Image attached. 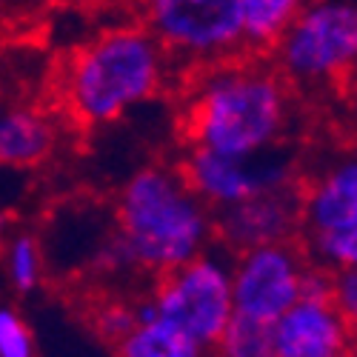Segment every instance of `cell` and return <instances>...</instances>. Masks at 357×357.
Returning <instances> with one entry per match:
<instances>
[{
	"mask_svg": "<svg viewBox=\"0 0 357 357\" xmlns=\"http://www.w3.org/2000/svg\"><path fill=\"white\" fill-rule=\"evenodd\" d=\"M200 72L203 77L183 112V132L192 149L252 160L280 140L291 92L275 66L234 57Z\"/></svg>",
	"mask_w": 357,
	"mask_h": 357,
	"instance_id": "6da1fadb",
	"label": "cell"
},
{
	"mask_svg": "<svg viewBox=\"0 0 357 357\" xmlns=\"http://www.w3.org/2000/svg\"><path fill=\"white\" fill-rule=\"evenodd\" d=\"M6 263H9V278L12 286L17 291H35L40 286V272H43V257H40V246L32 234H17L9 243L6 252Z\"/></svg>",
	"mask_w": 357,
	"mask_h": 357,
	"instance_id": "2e32d148",
	"label": "cell"
},
{
	"mask_svg": "<svg viewBox=\"0 0 357 357\" xmlns=\"http://www.w3.org/2000/svg\"><path fill=\"white\" fill-rule=\"evenodd\" d=\"M92 329L98 332V337H103L109 346L117 349V343H123L135 329H137V320H135V309L129 303H103L95 309L92 317Z\"/></svg>",
	"mask_w": 357,
	"mask_h": 357,
	"instance_id": "e0dca14e",
	"label": "cell"
},
{
	"mask_svg": "<svg viewBox=\"0 0 357 357\" xmlns=\"http://www.w3.org/2000/svg\"><path fill=\"white\" fill-rule=\"evenodd\" d=\"M3 95H6V80H3V75H0V100H3Z\"/></svg>",
	"mask_w": 357,
	"mask_h": 357,
	"instance_id": "7402d4cb",
	"label": "cell"
},
{
	"mask_svg": "<svg viewBox=\"0 0 357 357\" xmlns=\"http://www.w3.org/2000/svg\"><path fill=\"white\" fill-rule=\"evenodd\" d=\"M143 26L166 52L169 63L183 61L209 69L243 54L241 0H140Z\"/></svg>",
	"mask_w": 357,
	"mask_h": 357,
	"instance_id": "277c9868",
	"label": "cell"
},
{
	"mask_svg": "<svg viewBox=\"0 0 357 357\" xmlns=\"http://www.w3.org/2000/svg\"><path fill=\"white\" fill-rule=\"evenodd\" d=\"M117 357H212V349H203L174 326L155 320L137 326L123 343H117Z\"/></svg>",
	"mask_w": 357,
	"mask_h": 357,
	"instance_id": "5bb4252c",
	"label": "cell"
},
{
	"mask_svg": "<svg viewBox=\"0 0 357 357\" xmlns=\"http://www.w3.org/2000/svg\"><path fill=\"white\" fill-rule=\"evenodd\" d=\"M114 3H135V0H114Z\"/></svg>",
	"mask_w": 357,
	"mask_h": 357,
	"instance_id": "603a6c76",
	"label": "cell"
},
{
	"mask_svg": "<svg viewBox=\"0 0 357 357\" xmlns=\"http://www.w3.org/2000/svg\"><path fill=\"white\" fill-rule=\"evenodd\" d=\"M332 306L340 312L343 320H349L354 326V314H357V272L354 269L335 272V280H332Z\"/></svg>",
	"mask_w": 357,
	"mask_h": 357,
	"instance_id": "d6986e66",
	"label": "cell"
},
{
	"mask_svg": "<svg viewBox=\"0 0 357 357\" xmlns=\"http://www.w3.org/2000/svg\"><path fill=\"white\" fill-rule=\"evenodd\" d=\"M186 186L209 206V209H231L263 192L291 186V172L278 160H231L206 149H186L183 163L177 166Z\"/></svg>",
	"mask_w": 357,
	"mask_h": 357,
	"instance_id": "ba28073f",
	"label": "cell"
},
{
	"mask_svg": "<svg viewBox=\"0 0 357 357\" xmlns=\"http://www.w3.org/2000/svg\"><path fill=\"white\" fill-rule=\"evenodd\" d=\"M0 357H35V337L26 320L6 306H0Z\"/></svg>",
	"mask_w": 357,
	"mask_h": 357,
	"instance_id": "ac0fdd59",
	"label": "cell"
},
{
	"mask_svg": "<svg viewBox=\"0 0 357 357\" xmlns=\"http://www.w3.org/2000/svg\"><path fill=\"white\" fill-rule=\"evenodd\" d=\"M306 266V252L297 246V241L237 252V263L231 269L234 314L275 323L301 301V278Z\"/></svg>",
	"mask_w": 357,
	"mask_h": 357,
	"instance_id": "52a82bcc",
	"label": "cell"
},
{
	"mask_svg": "<svg viewBox=\"0 0 357 357\" xmlns=\"http://www.w3.org/2000/svg\"><path fill=\"white\" fill-rule=\"evenodd\" d=\"M332 280H335V272L309 263L303 269V278H301V301L332 303Z\"/></svg>",
	"mask_w": 357,
	"mask_h": 357,
	"instance_id": "ffe728a7",
	"label": "cell"
},
{
	"mask_svg": "<svg viewBox=\"0 0 357 357\" xmlns=\"http://www.w3.org/2000/svg\"><path fill=\"white\" fill-rule=\"evenodd\" d=\"M303 6L306 0H241L243 54L260 57L266 52H275Z\"/></svg>",
	"mask_w": 357,
	"mask_h": 357,
	"instance_id": "4fadbf2b",
	"label": "cell"
},
{
	"mask_svg": "<svg viewBox=\"0 0 357 357\" xmlns=\"http://www.w3.org/2000/svg\"><path fill=\"white\" fill-rule=\"evenodd\" d=\"M301 231L306 237L357 231V163L351 158L301 192Z\"/></svg>",
	"mask_w": 357,
	"mask_h": 357,
	"instance_id": "8fae6325",
	"label": "cell"
},
{
	"mask_svg": "<svg viewBox=\"0 0 357 357\" xmlns=\"http://www.w3.org/2000/svg\"><path fill=\"white\" fill-rule=\"evenodd\" d=\"M215 231L237 252L294 241L301 231V192L283 186L223 209L215 220Z\"/></svg>",
	"mask_w": 357,
	"mask_h": 357,
	"instance_id": "9c48e42d",
	"label": "cell"
},
{
	"mask_svg": "<svg viewBox=\"0 0 357 357\" xmlns=\"http://www.w3.org/2000/svg\"><path fill=\"white\" fill-rule=\"evenodd\" d=\"M215 218L172 166H143L117 195V237L129 266L166 275L206 252Z\"/></svg>",
	"mask_w": 357,
	"mask_h": 357,
	"instance_id": "7a4b0ae2",
	"label": "cell"
},
{
	"mask_svg": "<svg viewBox=\"0 0 357 357\" xmlns=\"http://www.w3.org/2000/svg\"><path fill=\"white\" fill-rule=\"evenodd\" d=\"M54 149V126L38 109L0 112V166H38Z\"/></svg>",
	"mask_w": 357,
	"mask_h": 357,
	"instance_id": "7c38bea8",
	"label": "cell"
},
{
	"mask_svg": "<svg viewBox=\"0 0 357 357\" xmlns=\"http://www.w3.org/2000/svg\"><path fill=\"white\" fill-rule=\"evenodd\" d=\"M212 357H275L272 323L231 314L223 335L212 346Z\"/></svg>",
	"mask_w": 357,
	"mask_h": 357,
	"instance_id": "9a60e30c",
	"label": "cell"
},
{
	"mask_svg": "<svg viewBox=\"0 0 357 357\" xmlns=\"http://www.w3.org/2000/svg\"><path fill=\"white\" fill-rule=\"evenodd\" d=\"M6 226H9V218H6V212H0V241L6 237Z\"/></svg>",
	"mask_w": 357,
	"mask_h": 357,
	"instance_id": "44dd1931",
	"label": "cell"
},
{
	"mask_svg": "<svg viewBox=\"0 0 357 357\" xmlns=\"http://www.w3.org/2000/svg\"><path fill=\"white\" fill-rule=\"evenodd\" d=\"M286 83L329 86L351 77L357 61V9L343 0H314L301 9L275 46Z\"/></svg>",
	"mask_w": 357,
	"mask_h": 357,
	"instance_id": "5b68a950",
	"label": "cell"
},
{
	"mask_svg": "<svg viewBox=\"0 0 357 357\" xmlns=\"http://www.w3.org/2000/svg\"><path fill=\"white\" fill-rule=\"evenodd\" d=\"M158 320L174 326L197 346L212 349L234 314L231 303V269L212 257L197 255L195 260L160 275V283L149 294Z\"/></svg>",
	"mask_w": 357,
	"mask_h": 357,
	"instance_id": "8992f818",
	"label": "cell"
},
{
	"mask_svg": "<svg viewBox=\"0 0 357 357\" xmlns=\"http://www.w3.org/2000/svg\"><path fill=\"white\" fill-rule=\"evenodd\" d=\"M351 329L332 303L297 301L272 323L275 357H349Z\"/></svg>",
	"mask_w": 357,
	"mask_h": 357,
	"instance_id": "30bf717a",
	"label": "cell"
},
{
	"mask_svg": "<svg viewBox=\"0 0 357 357\" xmlns=\"http://www.w3.org/2000/svg\"><path fill=\"white\" fill-rule=\"evenodd\" d=\"M169 57L143 23L106 29L72 52L66 63V106L86 126L114 123L163 92Z\"/></svg>",
	"mask_w": 357,
	"mask_h": 357,
	"instance_id": "3957f363",
	"label": "cell"
}]
</instances>
